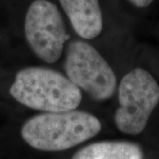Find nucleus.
<instances>
[{
  "label": "nucleus",
  "instance_id": "nucleus-1",
  "mask_svg": "<svg viewBox=\"0 0 159 159\" xmlns=\"http://www.w3.org/2000/svg\"><path fill=\"white\" fill-rule=\"evenodd\" d=\"M100 120L81 111L45 112L29 119L21 128L23 140L43 151H63L96 136Z\"/></svg>",
  "mask_w": 159,
  "mask_h": 159
},
{
  "label": "nucleus",
  "instance_id": "nucleus-2",
  "mask_svg": "<svg viewBox=\"0 0 159 159\" xmlns=\"http://www.w3.org/2000/svg\"><path fill=\"white\" fill-rule=\"evenodd\" d=\"M10 94L24 106L45 112L75 110L82 99L80 88L68 77L55 70L38 66L19 71Z\"/></svg>",
  "mask_w": 159,
  "mask_h": 159
},
{
  "label": "nucleus",
  "instance_id": "nucleus-3",
  "mask_svg": "<svg viewBox=\"0 0 159 159\" xmlns=\"http://www.w3.org/2000/svg\"><path fill=\"white\" fill-rule=\"evenodd\" d=\"M119 102L114 116L119 130L131 135L141 134L159 102L157 80L144 69L132 70L120 81Z\"/></svg>",
  "mask_w": 159,
  "mask_h": 159
},
{
  "label": "nucleus",
  "instance_id": "nucleus-4",
  "mask_svg": "<svg viewBox=\"0 0 159 159\" xmlns=\"http://www.w3.org/2000/svg\"><path fill=\"white\" fill-rule=\"evenodd\" d=\"M64 69L69 79L94 100H107L115 93L117 78L113 70L86 42L74 40L69 43Z\"/></svg>",
  "mask_w": 159,
  "mask_h": 159
},
{
  "label": "nucleus",
  "instance_id": "nucleus-5",
  "mask_svg": "<svg viewBox=\"0 0 159 159\" xmlns=\"http://www.w3.org/2000/svg\"><path fill=\"white\" fill-rule=\"evenodd\" d=\"M24 32L29 47L41 60L49 64L59 59L68 39L62 15L48 0H34L25 17Z\"/></svg>",
  "mask_w": 159,
  "mask_h": 159
},
{
  "label": "nucleus",
  "instance_id": "nucleus-6",
  "mask_svg": "<svg viewBox=\"0 0 159 159\" xmlns=\"http://www.w3.org/2000/svg\"><path fill=\"white\" fill-rule=\"evenodd\" d=\"M74 31L84 39L97 37L102 29L99 0H59Z\"/></svg>",
  "mask_w": 159,
  "mask_h": 159
},
{
  "label": "nucleus",
  "instance_id": "nucleus-7",
  "mask_svg": "<svg viewBox=\"0 0 159 159\" xmlns=\"http://www.w3.org/2000/svg\"><path fill=\"white\" fill-rule=\"evenodd\" d=\"M72 159H143V152L133 142H100L80 149Z\"/></svg>",
  "mask_w": 159,
  "mask_h": 159
},
{
  "label": "nucleus",
  "instance_id": "nucleus-8",
  "mask_svg": "<svg viewBox=\"0 0 159 159\" xmlns=\"http://www.w3.org/2000/svg\"><path fill=\"white\" fill-rule=\"evenodd\" d=\"M133 5L137 7H147L154 0H129Z\"/></svg>",
  "mask_w": 159,
  "mask_h": 159
}]
</instances>
